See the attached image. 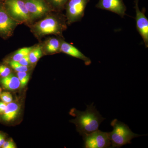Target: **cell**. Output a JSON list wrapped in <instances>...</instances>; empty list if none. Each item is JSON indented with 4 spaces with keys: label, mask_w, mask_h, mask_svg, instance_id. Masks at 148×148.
I'll return each instance as SVG.
<instances>
[{
    "label": "cell",
    "mask_w": 148,
    "mask_h": 148,
    "mask_svg": "<svg viewBox=\"0 0 148 148\" xmlns=\"http://www.w3.org/2000/svg\"><path fill=\"white\" fill-rule=\"evenodd\" d=\"M73 114L76 117L73 123L76 125L78 132L82 137L98 130L101 123L106 119L96 110L93 103L87 106L84 112L74 109Z\"/></svg>",
    "instance_id": "1"
},
{
    "label": "cell",
    "mask_w": 148,
    "mask_h": 148,
    "mask_svg": "<svg viewBox=\"0 0 148 148\" xmlns=\"http://www.w3.org/2000/svg\"><path fill=\"white\" fill-rule=\"evenodd\" d=\"M67 24L66 16L56 12L35 23L32 27V31L40 38L49 35L62 37L63 32L67 29Z\"/></svg>",
    "instance_id": "2"
},
{
    "label": "cell",
    "mask_w": 148,
    "mask_h": 148,
    "mask_svg": "<svg viewBox=\"0 0 148 148\" xmlns=\"http://www.w3.org/2000/svg\"><path fill=\"white\" fill-rule=\"evenodd\" d=\"M111 125L113 128L112 132H109L111 148H119L130 144L132 139L143 135L132 132L128 125L116 119L112 121Z\"/></svg>",
    "instance_id": "3"
},
{
    "label": "cell",
    "mask_w": 148,
    "mask_h": 148,
    "mask_svg": "<svg viewBox=\"0 0 148 148\" xmlns=\"http://www.w3.org/2000/svg\"><path fill=\"white\" fill-rule=\"evenodd\" d=\"M10 16L19 22H28L31 20L24 0H5L3 3Z\"/></svg>",
    "instance_id": "4"
},
{
    "label": "cell",
    "mask_w": 148,
    "mask_h": 148,
    "mask_svg": "<svg viewBox=\"0 0 148 148\" xmlns=\"http://www.w3.org/2000/svg\"><path fill=\"white\" fill-rule=\"evenodd\" d=\"M90 0H69L66 3V17L67 24L80 21L84 15L85 10Z\"/></svg>",
    "instance_id": "5"
},
{
    "label": "cell",
    "mask_w": 148,
    "mask_h": 148,
    "mask_svg": "<svg viewBox=\"0 0 148 148\" xmlns=\"http://www.w3.org/2000/svg\"><path fill=\"white\" fill-rule=\"evenodd\" d=\"M84 148H107L111 147V142L109 132L99 130L85 135L83 137Z\"/></svg>",
    "instance_id": "6"
},
{
    "label": "cell",
    "mask_w": 148,
    "mask_h": 148,
    "mask_svg": "<svg viewBox=\"0 0 148 148\" xmlns=\"http://www.w3.org/2000/svg\"><path fill=\"white\" fill-rule=\"evenodd\" d=\"M139 0H134L136 12V29L143 39L146 48L148 47V19L145 15L146 9L140 10L139 6Z\"/></svg>",
    "instance_id": "7"
},
{
    "label": "cell",
    "mask_w": 148,
    "mask_h": 148,
    "mask_svg": "<svg viewBox=\"0 0 148 148\" xmlns=\"http://www.w3.org/2000/svg\"><path fill=\"white\" fill-rule=\"evenodd\" d=\"M19 23L10 16L3 3H0V37L5 38L11 36Z\"/></svg>",
    "instance_id": "8"
},
{
    "label": "cell",
    "mask_w": 148,
    "mask_h": 148,
    "mask_svg": "<svg viewBox=\"0 0 148 148\" xmlns=\"http://www.w3.org/2000/svg\"><path fill=\"white\" fill-rule=\"evenodd\" d=\"M31 18L42 17L52 11L45 0H24Z\"/></svg>",
    "instance_id": "9"
},
{
    "label": "cell",
    "mask_w": 148,
    "mask_h": 148,
    "mask_svg": "<svg viewBox=\"0 0 148 148\" xmlns=\"http://www.w3.org/2000/svg\"><path fill=\"white\" fill-rule=\"evenodd\" d=\"M95 7L113 12L123 18L126 14V5L123 0H99Z\"/></svg>",
    "instance_id": "10"
},
{
    "label": "cell",
    "mask_w": 148,
    "mask_h": 148,
    "mask_svg": "<svg viewBox=\"0 0 148 148\" xmlns=\"http://www.w3.org/2000/svg\"><path fill=\"white\" fill-rule=\"evenodd\" d=\"M60 52L82 60L86 66H89L91 64V61L90 58L86 56L76 47L63 39L61 40Z\"/></svg>",
    "instance_id": "11"
},
{
    "label": "cell",
    "mask_w": 148,
    "mask_h": 148,
    "mask_svg": "<svg viewBox=\"0 0 148 148\" xmlns=\"http://www.w3.org/2000/svg\"><path fill=\"white\" fill-rule=\"evenodd\" d=\"M20 106L16 103L11 102L7 106L4 113L1 115V118L3 121L9 122L15 119L19 113Z\"/></svg>",
    "instance_id": "12"
},
{
    "label": "cell",
    "mask_w": 148,
    "mask_h": 148,
    "mask_svg": "<svg viewBox=\"0 0 148 148\" xmlns=\"http://www.w3.org/2000/svg\"><path fill=\"white\" fill-rule=\"evenodd\" d=\"M0 83L7 90H16L20 86V82L18 77L13 74H10L8 76L0 79Z\"/></svg>",
    "instance_id": "13"
},
{
    "label": "cell",
    "mask_w": 148,
    "mask_h": 148,
    "mask_svg": "<svg viewBox=\"0 0 148 148\" xmlns=\"http://www.w3.org/2000/svg\"><path fill=\"white\" fill-rule=\"evenodd\" d=\"M61 38H51L49 39L44 46L45 50L48 53H55L60 52L61 40Z\"/></svg>",
    "instance_id": "14"
},
{
    "label": "cell",
    "mask_w": 148,
    "mask_h": 148,
    "mask_svg": "<svg viewBox=\"0 0 148 148\" xmlns=\"http://www.w3.org/2000/svg\"><path fill=\"white\" fill-rule=\"evenodd\" d=\"M68 1L69 0H45L52 11L59 12L65 9Z\"/></svg>",
    "instance_id": "15"
},
{
    "label": "cell",
    "mask_w": 148,
    "mask_h": 148,
    "mask_svg": "<svg viewBox=\"0 0 148 148\" xmlns=\"http://www.w3.org/2000/svg\"><path fill=\"white\" fill-rule=\"evenodd\" d=\"M42 52L41 47L40 46L33 48L29 54V60L31 64H34L41 57Z\"/></svg>",
    "instance_id": "16"
},
{
    "label": "cell",
    "mask_w": 148,
    "mask_h": 148,
    "mask_svg": "<svg viewBox=\"0 0 148 148\" xmlns=\"http://www.w3.org/2000/svg\"><path fill=\"white\" fill-rule=\"evenodd\" d=\"M33 47H24L20 49L14 53L12 57V60L18 61L26 56L29 55Z\"/></svg>",
    "instance_id": "17"
},
{
    "label": "cell",
    "mask_w": 148,
    "mask_h": 148,
    "mask_svg": "<svg viewBox=\"0 0 148 148\" xmlns=\"http://www.w3.org/2000/svg\"><path fill=\"white\" fill-rule=\"evenodd\" d=\"M17 76L20 82L21 87L22 88L25 87L29 82L30 74L27 72H17Z\"/></svg>",
    "instance_id": "18"
},
{
    "label": "cell",
    "mask_w": 148,
    "mask_h": 148,
    "mask_svg": "<svg viewBox=\"0 0 148 148\" xmlns=\"http://www.w3.org/2000/svg\"><path fill=\"white\" fill-rule=\"evenodd\" d=\"M9 64L12 69L17 72H27L29 71L28 66H23L18 61L11 60L9 62Z\"/></svg>",
    "instance_id": "19"
},
{
    "label": "cell",
    "mask_w": 148,
    "mask_h": 148,
    "mask_svg": "<svg viewBox=\"0 0 148 148\" xmlns=\"http://www.w3.org/2000/svg\"><path fill=\"white\" fill-rule=\"evenodd\" d=\"M0 98L3 102L6 104H8L12 101V95L10 94V92H4L1 93Z\"/></svg>",
    "instance_id": "20"
},
{
    "label": "cell",
    "mask_w": 148,
    "mask_h": 148,
    "mask_svg": "<svg viewBox=\"0 0 148 148\" xmlns=\"http://www.w3.org/2000/svg\"><path fill=\"white\" fill-rule=\"evenodd\" d=\"M11 74V70L5 65H0V77H4Z\"/></svg>",
    "instance_id": "21"
},
{
    "label": "cell",
    "mask_w": 148,
    "mask_h": 148,
    "mask_svg": "<svg viewBox=\"0 0 148 148\" xmlns=\"http://www.w3.org/2000/svg\"><path fill=\"white\" fill-rule=\"evenodd\" d=\"M1 148H16L15 143L12 140H8L6 141L3 144Z\"/></svg>",
    "instance_id": "22"
},
{
    "label": "cell",
    "mask_w": 148,
    "mask_h": 148,
    "mask_svg": "<svg viewBox=\"0 0 148 148\" xmlns=\"http://www.w3.org/2000/svg\"><path fill=\"white\" fill-rule=\"evenodd\" d=\"M20 64L23 66H28L31 64L29 57V55L24 56L23 58H21L20 61H18Z\"/></svg>",
    "instance_id": "23"
},
{
    "label": "cell",
    "mask_w": 148,
    "mask_h": 148,
    "mask_svg": "<svg viewBox=\"0 0 148 148\" xmlns=\"http://www.w3.org/2000/svg\"><path fill=\"white\" fill-rule=\"evenodd\" d=\"M7 104L3 102H0V115L4 113L6 109Z\"/></svg>",
    "instance_id": "24"
},
{
    "label": "cell",
    "mask_w": 148,
    "mask_h": 148,
    "mask_svg": "<svg viewBox=\"0 0 148 148\" xmlns=\"http://www.w3.org/2000/svg\"><path fill=\"white\" fill-rule=\"evenodd\" d=\"M5 141V136L3 132H0V145L2 146L3 144Z\"/></svg>",
    "instance_id": "25"
},
{
    "label": "cell",
    "mask_w": 148,
    "mask_h": 148,
    "mask_svg": "<svg viewBox=\"0 0 148 148\" xmlns=\"http://www.w3.org/2000/svg\"><path fill=\"white\" fill-rule=\"evenodd\" d=\"M5 0H0V3H3Z\"/></svg>",
    "instance_id": "26"
},
{
    "label": "cell",
    "mask_w": 148,
    "mask_h": 148,
    "mask_svg": "<svg viewBox=\"0 0 148 148\" xmlns=\"http://www.w3.org/2000/svg\"><path fill=\"white\" fill-rule=\"evenodd\" d=\"M1 88H0V95H1Z\"/></svg>",
    "instance_id": "27"
},
{
    "label": "cell",
    "mask_w": 148,
    "mask_h": 148,
    "mask_svg": "<svg viewBox=\"0 0 148 148\" xmlns=\"http://www.w3.org/2000/svg\"><path fill=\"white\" fill-rule=\"evenodd\" d=\"M1 147V145H0V148Z\"/></svg>",
    "instance_id": "28"
}]
</instances>
